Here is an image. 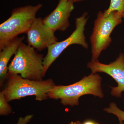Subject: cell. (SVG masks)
Returning a JSON list of instances; mask_svg holds the SVG:
<instances>
[{
	"instance_id": "8",
	"label": "cell",
	"mask_w": 124,
	"mask_h": 124,
	"mask_svg": "<svg viewBox=\"0 0 124 124\" xmlns=\"http://www.w3.org/2000/svg\"><path fill=\"white\" fill-rule=\"evenodd\" d=\"M55 31L44 24L40 17L36 18L26 34L28 45L41 51L58 41Z\"/></svg>"
},
{
	"instance_id": "17",
	"label": "cell",
	"mask_w": 124,
	"mask_h": 124,
	"mask_svg": "<svg viewBox=\"0 0 124 124\" xmlns=\"http://www.w3.org/2000/svg\"><path fill=\"white\" fill-rule=\"evenodd\" d=\"M72 1H73L74 3L77 2H81V1H85L86 0H71Z\"/></svg>"
},
{
	"instance_id": "2",
	"label": "cell",
	"mask_w": 124,
	"mask_h": 124,
	"mask_svg": "<svg viewBox=\"0 0 124 124\" xmlns=\"http://www.w3.org/2000/svg\"><path fill=\"white\" fill-rule=\"evenodd\" d=\"M7 81L2 90L7 101L35 96L36 100L42 101L48 98V93L55 85L52 79L33 80L23 78L19 75L8 73Z\"/></svg>"
},
{
	"instance_id": "16",
	"label": "cell",
	"mask_w": 124,
	"mask_h": 124,
	"mask_svg": "<svg viewBox=\"0 0 124 124\" xmlns=\"http://www.w3.org/2000/svg\"><path fill=\"white\" fill-rule=\"evenodd\" d=\"M82 123L79 121H72L69 124H82Z\"/></svg>"
},
{
	"instance_id": "14",
	"label": "cell",
	"mask_w": 124,
	"mask_h": 124,
	"mask_svg": "<svg viewBox=\"0 0 124 124\" xmlns=\"http://www.w3.org/2000/svg\"><path fill=\"white\" fill-rule=\"evenodd\" d=\"M33 117V115H28L24 117H19L16 124H28Z\"/></svg>"
},
{
	"instance_id": "18",
	"label": "cell",
	"mask_w": 124,
	"mask_h": 124,
	"mask_svg": "<svg viewBox=\"0 0 124 124\" xmlns=\"http://www.w3.org/2000/svg\"><path fill=\"white\" fill-rule=\"evenodd\" d=\"M119 124H124V122L123 121H119Z\"/></svg>"
},
{
	"instance_id": "12",
	"label": "cell",
	"mask_w": 124,
	"mask_h": 124,
	"mask_svg": "<svg viewBox=\"0 0 124 124\" xmlns=\"http://www.w3.org/2000/svg\"><path fill=\"white\" fill-rule=\"evenodd\" d=\"M107 10L109 12L117 11L124 18V0H110L109 7Z\"/></svg>"
},
{
	"instance_id": "4",
	"label": "cell",
	"mask_w": 124,
	"mask_h": 124,
	"mask_svg": "<svg viewBox=\"0 0 124 124\" xmlns=\"http://www.w3.org/2000/svg\"><path fill=\"white\" fill-rule=\"evenodd\" d=\"M44 58L43 54L22 42L8 67V73L19 75L28 79L41 80Z\"/></svg>"
},
{
	"instance_id": "13",
	"label": "cell",
	"mask_w": 124,
	"mask_h": 124,
	"mask_svg": "<svg viewBox=\"0 0 124 124\" xmlns=\"http://www.w3.org/2000/svg\"><path fill=\"white\" fill-rule=\"evenodd\" d=\"M103 110L107 113L115 115L118 118L119 121L124 122V111L118 108L115 103H111L109 107L104 108Z\"/></svg>"
},
{
	"instance_id": "10",
	"label": "cell",
	"mask_w": 124,
	"mask_h": 124,
	"mask_svg": "<svg viewBox=\"0 0 124 124\" xmlns=\"http://www.w3.org/2000/svg\"><path fill=\"white\" fill-rule=\"evenodd\" d=\"M24 36L17 37L6 45L0 51V84L2 86L7 79L8 63L11 57L16 54L19 46L24 39Z\"/></svg>"
},
{
	"instance_id": "7",
	"label": "cell",
	"mask_w": 124,
	"mask_h": 124,
	"mask_svg": "<svg viewBox=\"0 0 124 124\" xmlns=\"http://www.w3.org/2000/svg\"><path fill=\"white\" fill-rule=\"evenodd\" d=\"M87 67L93 74L103 72L111 77L116 81L117 86L112 87L111 94L116 97H120L124 91V53H121L115 61L108 64L100 62L98 60H91Z\"/></svg>"
},
{
	"instance_id": "11",
	"label": "cell",
	"mask_w": 124,
	"mask_h": 124,
	"mask_svg": "<svg viewBox=\"0 0 124 124\" xmlns=\"http://www.w3.org/2000/svg\"><path fill=\"white\" fill-rule=\"evenodd\" d=\"M12 112V108L8 104L5 97L2 91L0 93V115L1 116H7L11 114Z\"/></svg>"
},
{
	"instance_id": "6",
	"label": "cell",
	"mask_w": 124,
	"mask_h": 124,
	"mask_svg": "<svg viewBox=\"0 0 124 124\" xmlns=\"http://www.w3.org/2000/svg\"><path fill=\"white\" fill-rule=\"evenodd\" d=\"M87 12L76 19V28L71 34L66 39L54 43L47 48V53L44 58L43 62L44 77L47 71L52 63L55 61L64 50L71 45L76 44L81 46L85 49L88 48L86 42L84 32L85 26L88 19Z\"/></svg>"
},
{
	"instance_id": "3",
	"label": "cell",
	"mask_w": 124,
	"mask_h": 124,
	"mask_svg": "<svg viewBox=\"0 0 124 124\" xmlns=\"http://www.w3.org/2000/svg\"><path fill=\"white\" fill-rule=\"evenodd\" d=\"M42 6L27 5L12 10L10 17L0 24V51L19 35L27 33Z\"/></svg>"
},
{
	"instance_id": "5",
	"label": "cell",
	"mask_w": 124,
	"mask_h": 124,
	"mask_svg": "<svg viewBox=\"0 0 124 124\" xmlns=\"http://www.w3.org/2000/svg\"><path fill=\"white\" fill-rule=\"evenodd\" d=\"M122 18L116 11L109 12L106 9L98 13L90 38L91 60H98L102 51L110 46L112 42L111 33L115 28L122 23Z\"/></svg>"
},
{
	"instance_id": "15",
	"label": "cell",
	"mask_w": 124,
	"mask_h": 124,
	"mask_svg": "<svg viewBox=\"0 0 124 124\" xmlns=\"http://www.w3.org/2000/svg\"><path fill=\"white\" fill-rule=\"evenodd\" d=\"M82 124H100L98 122L92 120H87L85 121Z\"/></svg>"
},
{
	"instance_id": "1",
	"label": "cell",
	"mask_w": 124,
	"mask_h": 124,
	"mask_svg": "<svg viewBox=\"0 0 124 124\" xmlns=\"http://www.w3.org/2000/svg\"><path fill=\"white\" fill-rule=\"evenodd\" d=\"M102 78L97 73H91L78 82L69 85H55L48 93V98L58 100L63 106L79 105V99L86 94H92L101 98L104 97L101 87Z\"/></svg>"
},
{
	"instance_id": "9",
	"label": "cell",
	"mask_w": 124,
	"mask_h": 124,
	"mask_svg": "<svg viewBox=\"0 0 124 124\" xmlns=\"http://www.w3.org/2000/svg\"><path fill=\"white\" fill-rule=\"evenodd\" d=\"M74 4L71 0H59L53 11L42 19L44 24L55 31H66L70 25L69 19Z\"/></svg>"
}]
</instances>
